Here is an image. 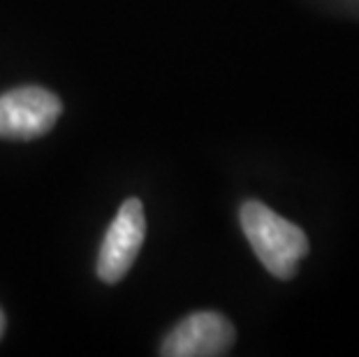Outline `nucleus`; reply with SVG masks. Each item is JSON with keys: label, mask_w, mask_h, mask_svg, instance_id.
<instances>
[{"label": "nucleus", "mask_w": 359, "mask_h": 357, "mask_svg": "<svg viewBox=\"0 0 359 357\" xmlns=\"http://www.w3.org/2000/svg\"><path fill=\"white\" fill-rule=\"evenodd\" d=\"M239 220L250 248L266 271L276 278H292L299 260L309 253V239L302 227L257 200L243 202Z\"/></svg>", "instance_id": "1"}, {"label": "nucleus", "mask_w": 359, "mask_h": 357, "mask_svg": "<svg viewBox=\"0 0 359 357\" xmlns=\"http://www.w3.org/2000/svg\"><path fill=\"white\" fill-rule=\"evenodd\" d=\"M63 112L58 95L42 86H21L0 95V140H35L47 135Z\"/></svg>", "instance_id": "2"}, {"label": "nucleus", "mask_w": 359, "mask_h": 357, "mask_svg": "<svg viewBox=\"0 0 359 357\" xmlns=\"http://www.w3.org/2000/svg\"><path fill=\"white\" fill-rule=\"evenodd\" d=\"M144 237H147L144 207L137 197H130L121 204L116 218L102 239L97 255V276L104 283H116L123 278L140 255Z\"/></svg>", "instance_id": "3"}, {"label": "nucleus", "mask_w": 359, "mask_h": 357, "mask_svg": "<svg viewBox=\"0 0 359 357\" xmlns=\"http://www.w3.org/2000/svg\"><path fill=\"white\" fill-rule=\"evenodd\" d=\"M234 344V328L216 311H197L174 328L163 341L160 353L167 357H216Z\"/></svg>", "instance_id": "4"}, {"label": "nucleus", "mask_w": 359, "mask_h": 357, "mask_svg": "<svg viewBox=\"0 0 359 357\" xmlns=\"http://www.w3.org/2000/svg\"><path fill=\"white\" fill-rule=\"evenodd\" d=\"M3 332H5V314L0 311V337H3Z\"/></svg>", "instance_id": "5"}]
</instances>
